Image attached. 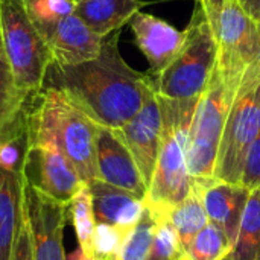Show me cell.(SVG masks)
Masks as SVG:
<instances>
[{
    "label": "cell",
    "instance_id": "obj_28",
    "mask_svg": "<svg viewBox=\"0 0 260 260\" xmlns=\"http://www.w3.org/2000/svg\"><path fill=\"white\" fill-rule=\"evenodd\" d=\"M24 3L38 29L56 23L76 9V0H24Z\"/></svg>",
    "mask_w": 260,
    "mask_h": 260
},
{
    "label": "cell",
    "instance_id": "obj_33",
    "mask_svg": "<svg viewBox=\"0 0 260 260\" xmlns=\"http://www.w3.org/2000/svg\"><path fill=\"white\" fill-rule=\"evenodd\" d=\"M66 260H91V257H88L81 248H78L73 253H70L69 256H66Z\"/></svg>",
    "mask_w": 260,
    "mask_h": 260
},
{
    "label": "cell",
    "instance_id": "obj_24",
    "mask_svg": "<svg viewBox=\"0 0 260 260\" xmlns=\"http://www.w3.org/2000/svg\"><path fill=\"white\" fill-rule=\"evenodd\" d=\"M69 218L73 222L79 248L93 259V236L96 230V218L93 210L91 193L85 184L69 204Z\"/></svg>",
    "mask_w": 260,
    "mask_h": 260
},
{
    "label": "cell",
    "instance_id": "obj_32",
    "mask_svg": "<svg viewBox=\"0 0 260 260\" xmlns=\"http://www.w3.org/2000/svg\"><path fill=\"white\" fill-rule=\"evenodd\" d=\"M244 11L253 18V21L260 26V0H238Z\"/></svg>",
    "mask_w": 260,
    "mask_h": 260
},
{
    "label": "cell",
    "instance_id": "obj_7",
    "mask_svg": "<svg viewBox=\"0 0 260 260\" xmlns=\"http://www.w3.org/2000/svg\"><path fill=\"white\" fill-rule=\"evenodd\" d=\"M236 93L227 87L218 69L198 104L186 140V163L192 178H210L215 174L218 151Z\"/></svg>",
    "mask_w": 260,
    "mask_h": 260
},
{
    "label": "cell",
    "instance_id": "obj_19",
    "mask_svg": "<svg viewBox=\"0 0 260 260\" xmlns=\"http://www.w3.org/2000/svg\"><path fill=\"white\" fill-rule=\"evenodd\" d=\"M160 219H166L174 225L181 241L183 250L193 239V236L209 224V218L203 204V197L195 180L192 183L190 193L180 204L169 209L161 218L155 221H160Z\"/></svg>",
    "mask_w": 260,
    "mask_h": 260
},
{
    "label": "cell",
    "instance_id": "obj_10",
    "mask_svg": "<svg viewBox=\"0 0 260 260\" xmlns=\"http://www.w3.org/2000/svg\"><path fill=\"white\" fill-rule=\"evenodd\" d=\"M21 178L66 206L87 184L72 161L50 143H30Z\"/></svg>",
    "mask_w": 260,
    "mask_h": 260
},
{
    "label": "cell",
    "instance_id": "obj_15",
    "mask_svg": "<svg viewBox=\"0 0 260 260\" xmlns=\"http://www.w3.org/2000/svg\"><path fill=\"white\" fill-rule=\"evenodd\" d=\"M128 24L134 34L137 47L148 59V75H160L178 53L184 40V32L155 15L140 11L133 15Z\"/></svg>",
    "mask_w": 260,
    "mask_h": 260
},
{
    "label": "cell",
    "instance_id": "obj_9",
    "mask_svg": "<svg viewBox=\"0 0 260 260\" xmlns=\"http://www.w3.org/2000/svg\"><path fill=\"white\" fill-rule=\"evenodd\" d=\"M23 212L29 224L34 260H66L62 247L69 206L55 201L21 178Z\"/></svg>",
    "mask_w": 260,
    "mask_h": 260
},
{
    "label": "cell",
    "instance_id": "obj_29",
    "mask_svg": "<svg viewBox=\"0 0 260 260\" xmlns=\"http://www.w3.org/2000/svg\"><path fill=\"white\" fill-rule=\"evenodd\" d=\"M241 184H244L248 190L260 187V133L247 154Z\"/></svg>",
    "mask_w": 260,
    "mask_h": 260
},
{
    "label": "cell",
    "instance_id": "obj_13",
    "mask_svg": "<svg viewBox=\"0 0 260 260\" xmlns=\"http://www.w3.org/2000/svg\"><path fill=\"white\" fill-rule=\"evenodd\" d=\"M55 66H75L96 58L104 40L94 34L75 12L40 29Z\"/></svg>",
    "mask_w": 260,
    "mask_h": 260
},
{
    "label": "cell",
    "instance_id": "obj_14",
    "mask_svg": "<svg viewBox=\"0 0 260 260\" xmlns=\"http://www.w3.org/2000/svg\"><path fill=\"white\" fill-rule=\"evenodd\" d=\"M193 180L200 187L209 222L219 227L235 245L251 190L241 183H229L215 177Z\"/></svg>",
    "mask_w": 260,
    "mask_h": 260
},
{
    "label": "cell",
    "instance_id": "obj_12",
    "mask_svg": "<svg viewBox=\"0 0 260 260\" xmlns=\"http://www.w3.org/2000/svg\"><path fill=\"white\" fill-rule=\"evenodd\" d=\"M96 168L99 180L145 198L148 186L133 154L116 129L98 126Z\"/></svg>",
    "mask_w": 260,
    "mask_h": 260
},
{
    "label": "cell",
    "instance_id": "obj_3",
    "mask_svg": "<svg viewBox=\"0 0 260 260\" xmlns=\"http://www.w3.org/2000/svg\"><path fill=\"white\" fill-rule=\"evenodd\" d=\"M163 133L155 169L145 195V207L155 219L180 204L192 190L193 178L186 163V140L198 101L158 96Z\"/></svg>",
    "mask_w": 260,
    "mask_h": 260
},
{
    "label": "cell",
    "instance_id": "obj_34",
    "mask_svg": "<svg viewBox=\"0 0 260 260\" xmlns=\"http://www.w3.org/2000/svg\"><path fill=\"white\" fill-rule=\"evenodd\" d=\"M221 260H235V256H233V251H230L224 259H221Z\"/></svg>",
    "mask_w": 260,
    "mask_h": 260
},
{
    "label": "cell",
    "instance_id": "obj_11",
    "mask_svg": "<svg viewBox=\"0 0 260 260\" xmlns=\"http://www.w3.org/2000/svg\"><path fill=\"white\" fill-rule=\"evenodd\" d=\"M116 133L133 154L146 186H149L163 133V116L158 96L154 90L148 94L140 111Z\"/></svg>",
    "mask_w": 260,
    "mask_h": 260
},
{
    "label": "cell",
    "instance_id": "obj_8",
    "mask_svg": "<svg viewBox=\"0 0 260 260\" xmlns=\"http://www.w3.org/2000/svg\"><path fill=\"white\" fill-rule=\"evenodd\" d=\"M260 133V84L235 99L222 133L213 177L241 183L247 154Z\"/></svg>",
    "mask_w": 260,
    "mask_h": 260
},
{
    "label": "cell",
    "instance_id": "obj_2",
    "mask_svg": "<svg viewBox=\"0 0 260 260\" xmlns=\"http://www.w3.org/2000/svg\"><path fill=\"white\" fill-rule=\"evenodd\" d=\"M30 143L56 146L85 183L98 178V123L81 111L61 90L46 85L26 104Z\"/></svg>",
    "mask_w": 260,
    "mask_h": 260
},
{
    "label": "cell",
    "instance_id": "obj_1",
    "mask_svg": "<svg viewBox=\"0 0 260 260\" xmlns=\"http://www.w3.org/2000/svg\"><path fill=\"white\" fill-rule=\"evenodd\" d=\"M46 85L61 90L94 123L111 129L129 122L152 91L148 73H139L122 58L119 30L104 40L96 58L75 66L52 64Z\"/></svg>",
    "mask_w": 260,
    "mask_h": 260
},
{
    "label": "cell",
    "instance_id": "obj_4",
    "mask_svg": "<svg viewBox=\"0 0 260 260\" xmlns=\"http://www.w3.org/2000/svg\"><path fill=\"white\" fill-rule=\"evenodd\" d=\"M183 44L171 64L157 76H149L157 96L174 101H198L207 88L218 62V47L206 12L195 0Z\"/></svg>",
    "mask_w": 260,
    "mask_h": 260
},
{
    "label": "cell",
    "instance_id": "obj_18",
    "mask_svg": "<svg viewBox=\"0 0 260 260\" xmlns=\"http://www.w3.org/2000/svg\"><path fill=\"white\" fill-rule=\"evenodd\" d=\"M23 210L21 177L0 171V260H11Z\"/></svg>",
    "mask_w": 260,
    "mask_h": 260
},
{
    "label": "cell",
    "instance_id": "obj_6",
    "mask_svg": "<svg viewBox=\"0 0 260 260\" xmlns=\"http://www.w3.org/2000/svg\"><path fill=\"white\" fill-rule=\"evenodd\" d=\"M206 12L218 47V62L224 82L238 93L245 69L259 50V26L238 0H198Z\"/></svg>",
    "mask_w": 260,
    "mask_h": 260
},
{
    "label": "cell",
    "instance_id": "obj_31",
    "mask_svg": "<svg viewBox=\"0 0 260 260\" xmlns=\"http://www.w3.org/2000/svg\"><path fill=\"white\" fill-rule=\"evenodd\" d=\"M260 84V26H259V50L253 59V62L245 69L241 82H239V88L236 93V98L244 96L245 93H248L250 90H253L254 87H257ZM235 98V99H236Z\"/></svg>",
    "mask_w": 260,
    "mask_h": 260
},
{
    "label": "cell",
    "instance_id": "obj_23",
    "mask_svg": "<svg viewBox=\"0 0 260 260\" xmlns=\"http://www.w3.org/2000/svg\"><path fill=\"white\" fill-rule=\"evenodd\" d=\"M232 250L233 245L227 235L219 227L209 222L193 236L178 260H221Z\"/></svg>",
    "mask_w": 260,
    "mask_h": 260
},
{
    "label": "cell",
    "instance_id": "obj_30",
    "mask_svg": "<svg viewBox=\"0 0 260 260\" xmlns=\"http://www.w3.org/2000/svg\"><path fill=\"white\" fill-rule=\"evenodd\" d=\"M11 260H34V248H32V238L27 219L24 216V212L21 210V219L17 232L15 245L12 250Z\"/></svg>",
    "mask_w": 260,
    "mask_h": 260
},
{
    "label": "cell",
    "instance_id": "obj_16",
    "mask_svg": "<svg viewBox=\"0 0 260 260\" xmlns=\"http://www.w3.org/2000/svg\"><path fill=\"white\" fill-rule=\"evenodd\" d=\"M88 184L96 222L134 229L145 213V198L111 186L99 178Z\"/></svg>",
    "mask_w": 260,
    "mask_h": 260
},
{
    "label": "cell",
    "instance_id": "obj_27",
    "mask_svg": "<svg viewBox=\"0 0 260 260\" xmlns=\"http://www.w3.org/2000/svg\"><path fill=\"white\" fill-rule=\"evenodd\" d=\"M181 253V241L174 225L166 219L155 221L154 239L148 260H178Z\"/></svg>",
    "mask_w": 260,
    "mask_h": 260
},
{
    "label": "cell",
    "instance_id": "obj_17",
    "mask_svg": "<svg viewBox=\"0 0 260 260\" xmlns=\"http://www.w3.org/2000/svg\"><path fill=\"white\" fill-rule=\"evenodd\" d=\"M145 5L140 0H76L75 14L94 34L107 38L128 24Z\"/></svg>",
    "mask_w": 260,
    "mask_h": 260
},
{
    "label": "cell",
    "instance_id": "obj_5",
    "mask_svg": "<svg viewBox=\"0 0 260 260\" xmlns=\"http://www.w3.org/2000/svg\"><path fill=\"white\" fill-rule=\"evenodd\" d=\"M0 38L17 85L27 98L37 94L53 59L24 0H0Z\"/></svg>",
    "mask_w": 260,
    "mask_h": 260
},
{
    "label": "cell",
    "instance_id": "obj_26",
    "mask_svg": "<svg viewBox=\"0 0 260 260\" xmlns=\"http://www.w3.org/2000/svg\"><path fill=\"white\" fill-rule=\"evenodd\" d=\"M133 229L98 222L93 236V257L102 260H116L125 239Z\"/></svg>",
    "mask_w": 260,
    "mask_h": 260
},
{
    "label": "cell",
    "instance_id": "obj_20",
    "mask_svg": "<svg viewBox=\"0 0 260 260\" xmlns=\"http://www.w3.org/2000/svg\"><path fill=\"white\" fill-rule=\"evenodd\" d=\"M29 148L30 139L24 108L14 123L0 131V171L21 177Z\"/></svg>",
    "mask_w": 260,
    "mask_h": 260
},
{
    "label": "cell",
    "instance_id": "obj_21",
    "mask_svg": "<svg viewBox=\"0 0 260 260\" xmlns=\"http://www.w3.org/2000/svg\"><path fill=\"white\" fill-rule=\"evenodd\" d=\"M232 251L235 260H260V187L250 192Z\"/></svg>",
    "mask_w": 260,
    "mask_h": 260
},
{
    "label": "cell",
    "instance_id": "obj_25",
    "mask_svg": "<svg viewBox=\"0 0 260 260\" xmlns=\"http://www.w3.org/2000/svg\"><path fill=\"white\" fill-rule=\"evenodd\" d=\"M154 230L155 221L145 207L142 219L125 239L116 260H148L154 239Z\"/></svg>",
    "mask_w": 260,
    "mask_h": 260
},
{
    "label": "cell",
    "instance_id": "obj_22",
    "mask_svg": "<svg viewBox=\"0 0 260 260\" xmlns=\"http://www.w3.org/2000/svg\"><path fill=\"white\" fill-rule=\"evenodd\" d=\"M27 96L17 85L0 38V131L8 128L24 111Z\"/></svg>",
    "mask_w": 260,
    "mask_h": 260
}]
</instances>
